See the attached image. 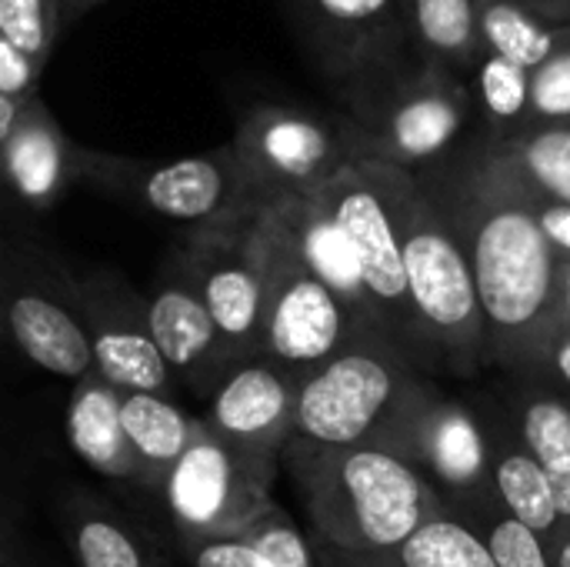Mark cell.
<instances>
[{"mask_svg":"<svg viewBox=\"0 0 570 567\" xmlns=\"http://www.w3.org/2000/svg\"><path fill=\"white\" fill-rule=\"evenodd\" d=\"M414 177L448 214L468 251L491 361L521 378L544 374L551 341L561 331V254L534 211L478 137Z\"/></svg>","mask_w":570,"mask_h":567,"instance_id":"obj_1","label":"cell"},{"mask_svg":"<svg viewBox=\"0 0 570 567\" xmlns=\"http://www.w3.org/2000/svg\"><path fill=\"white\" fill-rule=\"evenodd\" d=\"M281 471L317 541L337 551L394 548L444 515V498L421 468L374 448L294 438L281 454Z\"/></svg>","mask_w":570,"mask_h":567,"instance_id":"obj_2","label":"cell"},{"mask_svg":"<svg viewBox=\"0 0 570 567\" xmlns=\"http://www.w3.org/2000/svg\"><path fill=\"white\" fill-rule=\"evenodd\" d=\"M438 394L404 351L354 344L301 381L297 438L374 448L414 465L417 428Z\"/></svg>","mask_w":570,"mask_h":567,"instance_id":"obj_3","label":"cell"},{"mask_svg":"<svg viewBox=\"0 0 570 567\" xmlns=\"http://www.w3.org/2000/svg\"><path fill=\"white\" fill-rule=\"evenodd\" d=\"M341 94L367 160L421 174L468 147L464 137L474 120L471 87L438 63L401 60L344 84Z\"/></svg>","mask_w":570,"mask_h":567,"instance_id":"obj_4","label":"cell"},{"mask_svg":"<svg viewBox=\"0 0 570 567\" xmlns=\"http://www.w3.org/2000/svg\"><path fill=\"white\" fill-rule=\"evenodd\" d=\"M401 247L414 311L438 351V361L461 378H474L488 361V321L468 251L424 184L397 174Z\"/></svg>","mask_w":570,"mask_h":567,"instance_id":"obj_5","label":"cell"},{"mask_svg":"<svg viewBox=\"0 0 570 567\" xmlns=\"http://www.w3.org/2000/svg\"><path fill=\"white\" fill-rule=\"evenodd\" d=\"M397 174L401 167L381 160H357L334 184L314 194L334 221L347 231L371 304L387 331V338L417 364H438V351L414 311L404 247H401V207H397Z\"/></svg>","mask_w":570,"mask_h":567,"instance_id":"obj_6","label":"cell"},{"mask_svg":"<svg viewBox=\"0 0 570 567\" xmlns=\"http://www.w3.org/2000/svg\"><path fill=\"white\" fill-rule=\"evenodd\" d=\"M264 237V304L257 358L307 378L354 344H384L361 331L341 297L311 271L294 237L267 207L261 214ZM394 348V344H391Z\"/></svg>","mask_w":570,"mask_h":567,"instance_id":"obj_7","label":"cell"},{"mask_svg":"<svg viewBox=\"0 0 570 567\" xmlns=\"http://www.w3.org/2000/svg\"><path fill=\"white\" fill-rule=\"evenodd\" d=\"M80 177L107 194L137 201L147 211L190 227L247 224L271 207L230 144L164 164L110 157L83 147Z\"/></svg>","mask_w":570,"mask_h":567,"instance_id":"obj_8","label":"cell"},{"mask_svg":"<svg viewBox=\"0 0 570 567\" xmlns=\"http://www.w3.org/2000/svg\"><path fill=\"white\" fill-rule=\"evenodd\" d=\"M230 147L271 204L284 197H314L347 167L367 160L351 120L337 124L284 104L247 107L237 117Z\"/></svg>","mask_w":570,"mask_h":567,"instance_id":"obj_9","label":"cell"},{"mask_svg":"<svg viewBox=\"0 0 570 567\" xmlns=\"http://www.w3.org/2000/svg\"><path fill=\"white\" fill-rule=\"evenodd\" d=\"M277 471V454L237 448L204 431L167 475L160 498L180 541L237 535L274 508Z\"/></svg>","mask_w":570,"mask_h":567,"instance_id":"obj_10","label":"cell"},{"mask_svg":"<svg viewBox=\"0 0 570 567\" xmlns=\"http://www.w3.org/2000/svg\"><path fill=\"white\" fill-rule=\"evenodd\" d=\"M210 307L224 348L234 364L254 361L261 351L264 304V237L261 217L247 224L194 227L177 254Z\"/></svg>","mask_w":570,"mask_h":567,"instance_id":"obj_11","label":"cell"},{"mask_svg":"<svg viewBox=\"0 0 570 567\" xmlns=\"http://www.w3.org/2000/svg\"><path fill=\"white\" fill-rule=\"evenodd\" d=\"M77 301L94 344L97 378L124 394L174 398L177 378L150 334L147 304L110 271L83 277L77 284Z\"/></svg>","mask_w":570,"mask_h":567,"instance_id":"obj_12","label":"cell"},{"mask_svg":"<svg viewBox=\"0 0 570 567\" xmlns=\"http://www.w3.org/2000/svg\"><path fill=\"white\" fill-rule=\"evenodd\" d=\"M297 27L317 67L337 87L407 60L411 30L404 0H297Z\"/></svg>","mask_w":570,"mask_h":567,"instance_id":"obj_13","label":"cell"},{"mask_svg":"<svg viewBox=\"0 0 570 567\" xmlns=\"http://www.w3.org/2000/svg\"><path fill=\"white\" fill-rule=\"evenodd\" d=\"M297 398L301 378L264 358H254L237 364L217 384V391L207 398L204 424L210 434L237 448L281 458L297 438Z\"/></svg>","mask_w":570,"mask_h":567,"instance_id":"obj_14","label":"cell"},{"mask_svg":"<svg viewBox=\"0 0 570 567\" xmlns=\"http://www.w3.org/2000/svg\"><path fill=\"white\" fill-rule=\"evenodd\" d=\"M147 324L150 334L167 358L177 381H187L200 394H214L217 384L237 368L224 348L217 321L204 304L194 277L180 264V257L164 267L147 294Z\"/></svg>","mask_w":570,"mask_h":567,"instance_id":"obj_15","label":"cell"},{"mask_svg":"<svg viewBox=\"0 0 570 567\" xmlns=\"http://www.w3.org/2000/svg\"><path fill=\"white\" fill-rule=\"evenodd\" d=\"M414 468L444 498V511L468 515L474 508L501 505L491 481V441L488 424H481L461 401L444 391L431 401L414 448Z\"/></svg>","mask_w":570,"mask_h":567,"instance_id":"obj_16","label":"cell"},{"mask_svg":"<svg viewBox=\"0 0 570 567\" xmlns=\"http://www.w3.org/2000/svg\"><path fill=\"white\" fill-rule=\"evenodd\" d=\"M7 331L17 351L53 378L87 381L97 374L94 344L80 314L77 284L60 294L33 281L7 274Z\"/></svg>","mask_w":570,"mask_h":567,"instance_id":"obj_17","label":"cell"},{"mask_svg":"<svg viewBox=\"0 0 570 567\" xmlns=\"http://www.w3.org/2000/svg\"><path fill=\"white\" fill-rule=\"evenodd\" d=\"M80 150L67 140L40 97H0V157L10 190L37 211L60 201L67 184L80 177Z\"/></svg>","mask_w":570,"mask_h":567,"instance_id":"obj_18","label":"cell"},{"mask_svg":"<svg viewBox=\"0 0 570 567\" xmlns=\"http://www.w3.org/2000/svg\"><path fill=\"white\" fill-rule=\"evenodd\" d=\"M277 221L294 237L301 257L311 264V271L341 297V304L354 314L361 331L374 341L394 344L371 304V294L364 287V274L357 264V251L347 237V231L334 221V214L317 197H284L271 204ZM397 348V344H394ZM401 351V348H397Z\"/></svg>","mask_w":570,"mask_h":567,"instance_id":"obj_19","label":"cell"},{"mask_svg":"<svg viewBox=\"0 0 570 567\" xmlns=\"http://www.w3.org/2000/svg\"><path fill=\"white\" fill-rule=\"evenodd\" d=\"M120 408L124 391H117L104 378L94 374L87 381H77L67 404V441L73 454L97 475L110 481L140 485V461L127 441Z\"/></svg>","mask_w":570,"mask_h":567,"instance_id":"obj_20","label":"cell"},{"mask_svg":"<svg viewBox=\"0 0 570 567\" xmlns=\"http://www.w3.org/2000/svg\"><path fill=\"white\" fill-rule=\"evenodd\" d=\"M321 567H498L484 538L451 511L424 521L411 538L384 551H337L321 545Z\"/></svg>","mask_w":570,"mask_h":567,"instance_id":"obj_21","label":"cell"},{"mask_svg":"<svg viewBox=\"0 0 570 567\" xmlns=\"http://www.w3.org/2000/svg\"><path fill=\"white\" fill-rule=\"evenodd\" d=\"M124 431L140 461V488L164 491L167 475L207 431L204 418L187 414L174 398L160 394H124Z\"/></svg>","mask_w":570,"mask_h":567,"instance_id":"obj_22","label":"cell"},{"mask_svg":"<svg viewBox=\"0 0 570 567\" xmlns=\"http://www.w3.org/2000/svg\"><path fill=\"white\" fill-rule=\"evenodd\" d=\"M491 441V481L501 508L534 528L538 535L551 538L561 525V505L558 491L541 468V461L528 451V444L518 438L514 428H488Z\"/></svg>","mask_w":570,"mask_h":567,"instance_id":"obj_23","label":"cell"},{"mask_svg":"<svg viewBox=\"0 0 570 567\" xmlns=\"http://www.w3.org/2000/svg\"><path fill=\"white\" fill-rule=\"evenodd\" d=\"M414 53L458 77H471L481 53V0H404Z\"/></svg>","mask_w":570,"mask_h":567,"instance_id":"obj_24","label":"cell"},{"mask_svg":"<svg viewBox=\"0 0 570 567\" xmlns=\"http://www.w3.org/2000/svg\"><path fill=\"white\" fill-rule=\"evenodd\" d=\"M478 140L484 154L528 194L570 207V124L528 127L508 140Z\"/></svg>","mask_w":570,"mask_h":567,"instance_id":"obj_25","label":"cell"},{"mask_svg":"<svg viewBox=\"0 0 570 567\" xmlns=\"http://www.w3.org/2000/svg\"><path fill=\"white\" fill-rule=\"evenodd\" d=\"M481 37L484 50L534 74L544 60L568 47L570 23L548 20L521 0H481Z\"/></svg>","mask_w":570,"mask_h":567,"instance_id":"obj_26","label":"cell"},{"mask_svg":"<svg viewBox=\"0 0 570 567\" xmlns=\"http://www.w3.org/2000/svg\"><path fill=\"white\" fill-rule=\"evenodd\" d=\"M474 97V117L484 140H508L531 127V70L484 50L468 77Z\"/></svg>","mask_w":570,"mask_h":567,"instance_id":"obj_27","label":"cell"},{"mask_svg":"<svg viewBox=\"0 0 570 567\" xmlns=\"http://www.w3.org/2000/svg\"><path fill=\"white\" fill-rule=\"evenodd\" d=\"M514 431L548 471L564 521H570V401L561 394H524Z\"/></svg>","mask_w":570,"mask_h":567,"instance_id":"obj_28","label":"cell"},{"mask_svg":"<svg viewBox=\"0 0 570 567\" xmlns=\"http://www.w3.org/2000/svg\"><path fill=\"white\" fill-rule=\"evenodd\" d=\"M70 548L80 567H150L140 538L87 501L70 511Z\"/></svg>","mask_w":570,"mask_h":567,"instance_id":"obj_29","label":"cell"},{"mask_svg":"<svg viewBox=\"0 0 570 567\" xmlns=\"http://www.w3.org/2000/svg\"><path fill=\"white\" fill-rule=\"evenodd\" d=\"M454 518L468 521L484 538L498 567H554L548 538L538 535L534 528H528L524 521H518L514 515H508L501 505L474 508V511L454 515Z\"/></svg>","mask_w":570,"mask_h":567,"instance_id":"obj_30","label":"cell"},{"mask_svg":"<svg viewBox=\"0 0 570 567\" xmlns=\"http://www.w3.org/2000/svg\"><path fill=\"white\" fill-rule=\"evenodd\" d=\"M63 0H0V40L47 67L60 30Z\"/></svg>","mask_w":570,"mask_h":567,"instance_id":"obj_31","label":"cell"},{"mask_svg":"<svg viewBox=\"0 0 570 567\" xmlns=\"http://www.w3.org/2000/svg\"><path fill=\"white\" fill-rule=\"evenodd\" d=\"M570 124V43L531 74V127Z\"/></svg>","mask_w":570,"mask_h":567,"instance_id":"obj_32","label":"cell"},{"mask_svg":"<svg viewBox=\"0 0 570 567\" xmlns=\"http://www.w3.org/2000/svg\"><path fill=\"white\" fill-rule=\"evenodd\" d=\"M184 555L190 567H277L247 531L184 541Z\"/></svg>","mask_w":570,"mask_h":567,"instance_id":"obj_33","label":"cell"},{"mask_svg":"<svg viewBox=\"0 0 570 567\" xmlns=\"http://www.w3.org/2000/svg\"><path fill=\"white\" fill-rule=\"evenodd\" d=\"M40 74H43L40 60L27 57L17 47L0 40V97H17V100L37 97Z\"/></svg>","mask_w":570,"mask_h":567,"instance_id":"obj_34","label":"cell"},{"mask_svg":"<svg viewBox=\"0 0 570 567\" xmlns=\"http://www.w3.org/2000/svg\"><path fill=\"white\" fill-rule=\"evenodd\" d=\"M481 144V140H478ZM498 167V164H494ZM501 170V167H498ZM504 174V170H501ZM508 177V174H504ZM511 180V177H508ZM514 184V180H511ZM518 190H521V197L528 201V207L534 211V217H538V224L544 227V234H548V241L558 247V254L561 257H568L570 261V207L568 204H554V201H544V197H534V194H528L521 184H514Z\"/></svg>","mask_w":570,"mask_h":567,"instance_id":"obj_35","label":"cell"},{"mask_svg":"<svg viewBox=\"0 0 570 567\" xmlns=\"http://www.w3.org/2000/svg\"><path fill=\"white\" fill-rule=\"evenodd\" d=\"M561 388L570 391V328H561L551 341V351H548V371Z\"/></svg>","mask_w":570,"mask_h":567,"instance_id":"obj_36","label":"cell"},{"mask_svg":"<svg viewBox=\"0 0 570 567\" xmlns=\"http://www.w3.org/2000/svg\"><path fill=\"white\" fill-rule=\"evenodd\" d=\"M548 548H551V561H554V567H570V521H564V525L548 538Z\"/></svg>","mask_w":570,"mask_h":567,"instance_id":"obj_37","label":"cell"},{"mask_svg":"<svg viewBox=\"0 0 570 567\" xmlns=\"http://www.w3.org/2000/svg\"><path fill=\"white\" fill-rule=\"evenodd\" d=\"M528 3L534 13L548 17V20H558V23H570V0H521Z\"/></svg>","mask_w":570,"mask_h":567,"instance_id":"obj_38","label":"cell"},{"mask_svg":"<svg viewBox=\"0 0 570 567\" xmlns=\"http://www.w3.org/2000/svg\"><path fill=\"white\" fill-rule=\"evenodd\" d=\"M561 328H570V261L561 257Z\"/></svg>","mask_w":570,"mask_h":567,"instance_id":"obj_39","label":"cell"},{"mask_svg":"<svg viewBox=\"0 0 570 567\" xmlns=\"http://www.w3.org/2000/svg\"><path fill=\"white\" fill-rule=\"evenodd\" d=\"M97 3H107V0H63V17H67V23L70 20H77V17H83L90 7H97Z\"/></svg>","mask_w":570,"mask_h":567,"instance_id":"obj_40","label":"cell"},{"mask_svg":"<svg viewBox=\"0 0 570 567\" xmlns=\"http://www.w3.org/2000/svg\"><path fill=\"white\" fill-rule=\"evenodd\" d=\"M3 567H30V561H20L17 558V545H13V535L7 531V541H3Z\"/></svg>","mask_w":570,"mask_h":567,"instance_id":"obj_41","label":"cell"},{"mask_svg":"<svg viewBox=\"0 0 570 567\" xmlns=\"http://www.w3.org/2000/svg\"><path fill=\"white\" fill-rule=\"evenodd\" d=\"M294 3H297V0H294Z\"/></svg>","mask_w":570,"mask_h":567,"instance_id":"obj_42","label":"cell"}]
</instances>
